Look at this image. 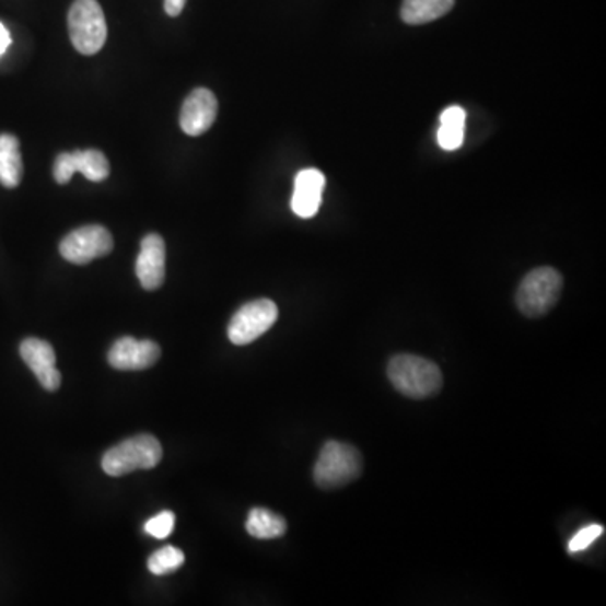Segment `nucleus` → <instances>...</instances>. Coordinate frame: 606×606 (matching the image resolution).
I'll use <instances>...</instances> for the list:
<instances>
[{"label": "nucleus", "mask_w": 606, "mask_h": 606, "mask_svg": "<svg viewBox=\"0 0 606 606\" xmlns=\"http://www.w3.org/2000/svg\"><path fill=\"white\" fill-rule=\"evenodd\" d=\"M387 377L396 392L411 399L431 398L439 395L443 386L439 365L413 354L395 356L387 364Z\"/></svg>", "instance_id": "f257e3e1"}, {"label": "nucleus", "mask_w": 606, "mask_h": 606, "mask_svg": "<svg viewBox=\"0 0 606 606\" xmlns=\"http://www.w3.org/2000/svg\"><path fill=\"white\" fill-rule=\"evenodd\" d=\"M246 531L256 539H277L287 533V521L268 509L255 508L246 518Z\"/></svg>", "instance_id": "dca6fc26"}, {"label": "nucleus", "mask_w": 606, "mask_h": 606, "mask_svg": "<svg viewBox=\"0 0 606 606\" xmlns=\"http://www.w3.org/2000/svg\"><path fill=\"white\" fill-rule=\"evenodd\" d=\"M603 533H605V527L602 524H592V526L583 527V529L578 531L576 536L571 537L568 551L580 552L588 549L598 537L603 536Z\"/></svg>", "instance_id": "aec40b11"}, {"label": "nucleus", "mask_w": 606, "mask_h": 606, "mask_svg": "<svg viewBox=\"0 0 606 606\" xmlns=\"http://www.w3.org/2000/svg\"><path fill=\"white\" fill-rule=\"evenodd\" d=\"M70 39L77 51L93 56L106 40V21L102 5L96 0H74L68 14Z\"/></svg>", "instance_id": "39448f33"}, {"label": "nucleus", "mask_w": 606, "mask_h": 606, "mask_svg": "<svg viewBox=\"0 0 606 606\" xmlns=\"http://www.w3.org/2000/svg\"><path fill=\"white\" fill-rule=\"evenodd\" d=\"M174 526H176V515L174 512L164 511L147 521L145 533L155 539H165L171 536Z\"/></svg>", "instance_id": "a211bd4d"}, {"label": "nucleus", "mask_w": 606, "mask_h": 606, "mask_svg": "<svg viewBox=\"0 0 606 606\" xmlns=\"http://www.w3.org/2000/svg\"><path fill=\"white\" fill-rule=\"evenodd\" d=\"M137 277L143 289H161L165 280V243L158 233L147 234L137 256Z\"/></svg>", "instance_id": "f8f14e48"}, {"label": "nucleus", "mask_w": 606, "mask_h": 606, "mask_svg": "<svg viewBox=\"0 0 606 606\" xmlns=\"http://www.w3.org/2000/svg\"><path fill=\"white\" fill-rule=\"evenodd\" d=\"M277 318L278 307L273 300H253L233 315L228 327V337L234 346H246L267 334Z\"/></svg>", "instance_id": "423d86ee"}, {"label": "nucleus", "mask_w": 606, "mask_h": 606, "mask_svg": "<svg viewBox=\"0 0 606 606\" xmlns=\"http://www.w3.org/2000/svg\"><path fill=\"white\" fill-rule=\"evenodd\" d=\"M465 120H467V114L461 106H448L440 117V124L465 125Z\"/></svg>", "instance_id": "412c9836"}, {"label": "nucleus", "mask_w": 606, "mask_h": 606, "mask_svg": "<svg viewBox=\"0 0 606 606\" xmlns=\"http://www.w3.org/2000/svg\"><path fill=\"white\" fill-rule=\"evenodd\" d=\"M23 155L19 139L11 133L0 136V184L14 189L23 180Z\"/></svg>", "instance_id": "4468645a"}, {"label": "nucleus", "mask_w": 606, "mask_h": 606, "mask_svg": "<svg viewBox=\"0 0 606 606\" xmlns=\"http://www.w3.org/2000/svg\"><path fill=\"white\" fill-rule=\"evenodd\" d=\"M81 172L92 183H102L110 176V164L100 150H77L62 152L55 161V180L61 186L70 183L74 174Z\"/></svg>", "instance_id": "6e6552de"}, {"label": "nucleus", "mask_w": 606, "mask_h": 606, "mask_svg": "<svg viewBox=\"0 0 606 606\" xmlns=\"http://www.w3.org/2000/svg\"><path fill=\"white\" fill-rule=\"evenodd\" d=\"M455 0H403L401 19L409 26L433 23L448 14Z\"/></svg>", "instance_id": "2eb2a0df"}, {"label": "nucleus", "mask_w": 606, "mask_h": 606, "mask_svg": "<svg viewBox=\"0 0 606 606\" xmlns=\"http://www.w3.org/2000/svg\"><path fill=\"white\" fill-rule=\"evenodd\" d=\"M161 358V348L154 340L121 337L108 351V362L118 371L149 370Z\"/></svg>", "instance_id": "1a4fd4ad"}, {"label": "nucleus", "mask_w": 606, "mask_h": 606, "mask_svg": "<svg viewBox=\"0 0 606 606\" xmlns=\"http://www.w3.org/2000/svg\"><path fill=\"white\" fill-rule=\"evenodd\" d=\"M21 358L30 365L34 376L46 392H58L61 386V374L56 368V352L51 343L36 337L24 339L19 348Z\"/></svg>", "instance_id": "9d476101"}, {"label": "nucleus", "mask_w": 606, "mask_h": 606, "mask_svg": "<svg viewBox=\"0 0 606 606\" xmlns=\"http://www.w3.org/2000/svg\"><path fill=\"white\" fill-rule=\"evenodd\" d=\"M218 117V100L208 89L194 90L183 105L180 128L190 137L208 132Z\"/></svg>", "instance_id": "9b49d317"}, {"label": "nucleus", "mask_w": 606, "mask_h": 606, "mask_svg": "<svg viewBox=\"0 0 606 606\" xmlns=\"http://www.w3.org/2000/svg\"><path fill=\"white\" fill-rule=\"evenodd\" d=\"M9 46H11V34L5 30L4 24L0 23V56L8 51Z\"/></svg>", "instance_id": "5701e85b"}, {"label": "nucleus", "mask_w": 606, "mask_h": 606, "mask_svg": "<svg viewBox=\"0 0 606 606\" xmlns=\"http://www.w3.org/2000/svg\"><path fill=\"white\" fill-rule=\"evenodd\" d=\"M562 290V277L551 267H540L529 271L518 285L515 303L526 317L536 318L548 314Z\"/></svg>", "instance_id": "20e7f679"}, {"label": "nucleus", "mask_w": 606, "mask_h": 606, "mask_svg": "<svg viewBox=\"0 0 606 606\" xmlns=\"http://www.w3.org/2000/svg\"><path fill=\"white\" fill-rule=\"evenodd\" d=\"M162 461V446L152 435H137L112 446L103 455L102 468L110 477L132 474L136 470H150Z\"/></svg>", "instance_id": "7ed1b4c3"}, {"label": "nucleus", "mask_w": 606, "mask_h": 606, "mask_svg": "<svg viewBox=\"0 0 606 606\" xmlns=\"http://www.w3.org/2000/svg\"><path fill=\"white\" fill-rule=\"evenodd\" d=\"M187 0H164V9L171 18H177L186 8Z\"/></svg>", "instance_id": "4be33fe9"}, {"label": "nucleus", "mask_w": 606, "mask_h": 606, "mask_svg": "<svg viewBox=\"0 0 606 606\" xmlns=\"http://www.w3.org/2000/svg\"><path fill=\"white\" fill-rule=\"evenodd\" d=\"M465 125H450L440 124L439 133H436V140H439L440 147L443 150L461 149L464 143Z\"/></svg>", "instance_id": "6ab92c4d"}, {"label": "nucleus", "mask_w": 606, "mask_h": 606, "mask_svg": "<svg viewBox=\"0 0 606 606\" xmlns=\"http://www.w3.org/2000/svg\"><path fill=\"white\" fill-rule=\"evenodd\" d=\"M324 187H326V176L317 168H305L299 172L292 196L293 212L303 220L314 218L321 209Z\"/></svg>", "instance_id": "ddd939ff"}, {"label": "nucleus", "mask_w": 606, "mask_h": 606, "mask_svg": "<svg viewBox=\"0 0 606 606\" xmlns=\"http://www.w3.org/2000/svg\"><path fill=\"white\" fill-rule=\"evenodd\" d=\"M114 249V237L110 231L100 224L78 228L65 236L59 253L62 258L74 265H89L93 259L102 258Z\"/></svg>", "instance_id": "0eeeda50"}, {"label": "nucleus", "mask_w": 606, "mask_h": 606, "mask_svg": "<svg viewBox=\"0 0 606 606\" xmlns=\"http://www.w3.org/2000/svg\"><path fill=\"white\" fill-rule=\"evenodd\" d=\"M184 561H186V556L180 549H177L176 546H165L150 556L147 568L155 576H164V574L176 573L177 570H180Z\"/></svg>", "instance_id": "f3484780"}, {"label": "nucleus", "mask_w": 606, "mask_h": 606, "mask_svg": "<svg viewBox=\"0 0 606 606\" xmlns=\"http://www.w3.org/2000/svg\"><path fill=\"white\" fill-rule=\"evenodd\" d=\"M362 457L356 446L330 440L322 448L314 467V480L321 489L333 490L348 486L361 477Z\"/></svg>", "instance_id": "f03ea898"}]
</instances>
